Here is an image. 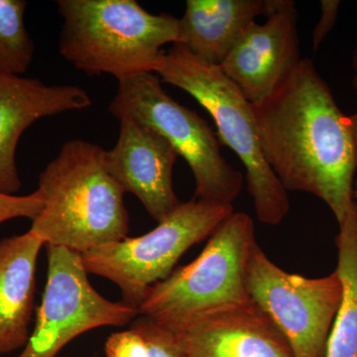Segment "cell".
I'll list each match as a JSON object with an SVG mask.
<instances>
[{
  "label": "cell",
  "instance_id": "cell-6",
  "mask_svg": "<svg viewBox=\"0 0 357 357\" xmlns=\"http://www.w3.org/2000/svg\"><path fill=\"white\" fill-rule=\"evenodd\" d=\"M117 82L109 107L112 116L133 117L165 137L191 168L195 199L231 204L241 194L243 174L223 157L220 138L208 122L173 100L154 73H140Z\"/></svg>",
  "mask_w": 357,
  "mask_h": 357
},
{
  "label": "cell",
  "instance_id": "cell-4",
  "mask_svg": "<svg viewBox=\"0 0 357 357\" xmlns=\"http://www.w3.org/2000/svg\"><path fill=\"white\" fill-rule=\"evenodd\" d=\"M255 243L252 218L234 211L194 261L148 289L139 316L180 332L213 312L248 304L246 266Z\"/></svg>",
  "mask_w": 357,
  "mask_h": 357
},
{
  "label": "cell",
  "instance_id": "cell-18",
  "mask_svg": "<svg viewBox=\"0 0 357 357\" xmlns=\"http://www.w3.org/2000/svg\"><path fill=\"white\" fill-rule=\"evenodd\" d=\"M139 333L150 357H185L177 333L144 316L134 319L131 328Z\"/></svg>",
  "mask_w": 357,
  "mask_h": 357
},
{
  "label": "cell",
  "instance_id": "cell-1",
  "mask_svg": "<svg viewBox=\"0 0 357 357\" xmlns=\"http://www.w3.org/2000/svg\"><path fill=\"white\" fill-rule=\"evenodd\" d=\"M252 110L263 156L284 189L314 195L344 222L357 168L351 122L312 61L302 59Z\"/></svg>",
  "mask_w": 357,
  "mask_h": 357
},
{
  "label": "cell",
  "instance_id": "cell-17",
  "mask_svg": "<svg viewBox=\"0 0 357 357\" xmlns=\"http://www.w3.org/2000/svg\"><path fill=\"white\" fill-rule=\"evenodd\" d=\"M27 2L0 0V74L22 76L34 58L35 44L25 26Z\"/></svg>",
  "mask_w": 357,
  "mask_h": 357
},
{
  "label": "cell",
  "instance_id": "cell-20",
  "mask_svg": "<svg viewBox=\"0 0 357 357\" xmlns=\"http://www.w3.org/2000/svg\"><path fill=\"white\" fill-rule=\"evenodd\" d=\"M105 352L107 357H150L144 340L132 328L110 335Z\"/></svg>",
  "mask_w": 357,
  "mask_h": 357
},
{
  "label": "cell",
  "instance_id": "cell-2",
  "mask_svg": "<svg viewBox=\"0 0 357 357\" xmlns=\"http://www.w3.org/2000/svg\"><path fill=\"white\" fill-rule=\"evenodd\" d=\"M105 149L82 139L66 142L40 173L43 210L29 231L45 246L84 255L128 237L126 192L105 165Z\"/></svg>",
  "mask_w": 357,
  "mask_h": 357
},
{
  "label": "cell",
  "instance_id": "cell-13",
  "mask_svg": "<svg viewBox=\"0 0 357 357\" xmlns=\"http://www.w3.org/2000/svg\"><path fill=\"white\" fill-rule=\"evenodd\" d=\"M175 333L185 357H295L287 340L252 300Z\"/></svg>",
  "mask_w": 357,
  "mask_h": 357
},
{
  "label": "cell",
  "instance_id": "cell-14",
  "mask_svg": "<svg viewBox=\"0 0 357 357\" xmlns=\"http://www.w3.org/2000/svg\"><path fill=\"white\" fill-rule=\"evenodd\" d=\"M43 241L28 230L0 241V356L23 349L34 310Z\"/></svg>",
  "mask_w": 357,
  "mask_h": 357
},
{
  "label": "cell",
  "instance_id": "cell-3",
  "mask_svg": "<svg viewBox=\"0 0 357 357\" xmlns=\"http://www.w3.org/2000/svg\"><path fill=\"white\" fill-rule=\"evenodd\" d=\"M59 51L89 76L154 73L167 44L181 42L180 20L152 14L135 0H59Z\"/></svg>",
  "mask_w": 357,
  "mask_h": 357
},
{
  "label": "cell",
  "instance_id": "cell-26",
  "mask_svg": "<svg viewBox=\"0 0 357 357\" xmlns=\"http://www.w3.org/2000/svg\"><path fill=\"white\" fill-rule=\"evenodd\" d=\"M62 357H70V356H62Z\"/></svg>",
  "mask_w": 357,
  "mask_h": 357
},
{
  "label": "cell",
  "instance_id": "cell-12",
  "mask_svg": "<svg viewBox=\"0 0 357 357\" xmlns=\"http://www.w3.org/2000/svg\"><path fill=\"white\" fill-rule=\"evenodd\" d=\"M91 105L88 91L74 84H46L38 79L0 74V192L15 195L22 185L16 149L26 129L44 117Z\"/></svg>",
  "mask_w": 357,
  "mask_h": 357
},
{
  "label": "cell",
  "instance_id": "cell-21",
  "mask_svg": "<svg viewBox=\"0 0 357 357\" xmlns=\"http://www.w3.org/2000/svg\"><path fill=\"white\" fill-rule=\"evenodd\" d=\"M321 18L312 34V45L314 50H317L319 45L323 43L324 40L328 36V33L332 31L333 26L337 22L340 2L337 0H323L321 2Z\"/></svg>",
  "mask_w": 357,
  "mask_h": 357
},
{
  "label": "cell",
  "instance_id": "cell-25",
  "mask_svg": "<svg viewBox=\"0 0 357 357\" xmlns=\"http://www.w3.org/2000/svg\"><path fill=\"white\" fill-rule=\"evenodd\" d=\"M354 206H356V215H357V206L356 204H354Z\"/></svg>",
  "mask_w": 357,
  "mask_h": 357
},
{
  "label": "cell",
  "instance_id": "cell-15",
  "mask_svg": "<svg viewBox=\"0 0 357 357\" xmlns=\"http://www.w3.org/2000/svg\"><path fill=\"white\" fill-rule=\"evenodd\" d=\"M271 0H188L180 20L181 42L208 64H222L251 23L269 15Z\"/></svg>",
  "mask_w": 357,
  "mask_h": 357
},
{
  "label": "cell",
  "instance_id": "cell-19",
  "mask_svg": "<svg viewBox=\"0 0 357 357\" xmlns=\"http://www.w3.org/2000/svg\"><path fill=\"white\" fill-rule=\"evenodd\" d=\"M43 199L37 190L26 196L0 192V223L20 218H29L33 222L43 210Z\"/></svg>",
  "mask_w": 357,
  "mask_h": 357
},
{
  "label": "cell",
  "instance_id": "cell-24",
  "mask_svg": "<svg viewBox=\"0 0 357 357\" xmlns=\"http://www.w3.org/2000/svg\"><path fill=\"white\" fill-rule=\"evenodd\" d=\"M354 203L357 206V180L354 182Z\"/></svg>",
  "mask_w": 357,
  "mask_h": 357
},
{
  "label": "cell",
  "instance_id": "cell-11",
  "mask_svg": "<svg viewBox=\"0 0 357 357\" xmlns=\"http://www.w3.org/2000/svg\"><path fill=\"white\" fill-rule=\"evenodd\" d=\"M116 144L105 151V165L126 192L134 195L156 222L181 204L173 189L178 154L165 137L133 117L122 116Z\"/></svg>",
  "mask_w": 357,
  "mask_h": 357
},
{
  "label": "cell",
  "instance_id": "cell-23",
  "mask_svg": "<svg viewBox=\"0 0 357 357\" xmlns=\"http://www.w3.org/2000/svg\"><path fill=\"white\" fill-rule=\"evenodd\" d=\"M352 66H354V89H356L357 93V47L356 51H354V58H352Z\"/></svg>",
  "mask_w": 357,
  "mask_h": 357
},
{
  "label": "cell",
  "instance_id": "cell-22",
  "mask_svg": "<svg viewBox=\"0 0 357 357\" xmlns=\"http://www.w3.org/2000/svg\"><path fill=\"white\" fill-rule=\"evenodd\" d=\"M349 122H351L352 139H354L357 162V112L354 115H351V116H349Z\"/></svg>",
  "mask_w": 357,
  "mask_h": 357
},
{
  "label": "cell",
  "instance_id": "cell-9",
  "mask_svg": "<svg viewBox=\"0 0 357 357\" xmlns=\"http://www.w3.org/2000/svg\"><path fill=\"white\" fill-rule=\"evenodd\" d=\"M48 269L41 305L27 344L16 357H58L74 340L102 326H124L139 316L136 307L112 302L91 286L82 255L47 246Z\"/></svg>",
  "mask_w": 357,
  "mask_h": 357
},
{
  "label": "cell",
  "instance_id": "cell-5",
  "mask_svg": "<svg viewBox=\"0 0 357 357\" xmlns=\"http://www.w3.org/2000/svg\"><path fill=\"white\" fill-rule=\"evenodd\" d=\"M155 74L163 83L189 93L211 114L220 143L230 148L245 168L258 220L280 225L290 210L288 192L263 156L252 105L236 84L218 66L203 62L181 44L162 54Z\"/></svg>",
  "mask_w": 357,
  "mask_h": 357
},
{
  "label": "cell",
  "instance_id": "cell-8",
  "mask_svg": "<svg viewBox=\"0 0 357 357\" xmlns=\"http://www.w3.org/2000/svg\"><path fill=\"white\" fill-rule=\"evenodd\" d=\"M251 300L272 319L295 357H325L344 288L337 270L321 278L288 273L257 243L246 266Z\"/></svg>",
  "mask_w": 357,
  "mask_h": 357
},
{
  "label": "cell",
  "instance_id": "cell-16",
  "mask_svg": "<svg viewBox=\"0 0 357 357\" xmlns=\"http://www.w3.org/2000/svg\"><path fill=\"white\" fill-rule=\"evenodd\" d=\"M342 304L328 335L325 357H357V215L356 206L340 223L335 239Z\"/></svg>",
  "mask_w": 357,
  "mask_h": 357
},
{
  "label": "cell",
  "instance_id": "cell-7",
  "mask_svg": "<svg viewBox=\"0 0 357 357\" xmlns=\"http://www.w3.org/2000/svg\"><path fill=\"white\" fill-rule=\"evenodd\" d=\"M234 211L232 204L181 203L151 231L82 255L84 269L114 283L122 302L138 310L148 289L170 276L188 249L210 237Z\"/></svg>",
  "mask_w": 357,
  "mask_h": 357
},
{
  "label": "cell",
  "instance_id": "cell-10",
  "mask_svg": "<svg viewBox=\"0 0 357 357\" xmlns=\"http://www.w3.org/2000/svg\"><path fill=\"white\" fill-rule=\"evenodd\" d=\"M295 2L273 0L263 24L244 30L220 66L251 105L272 95L302 60Z\"/></svg>",
  "mask_w": 357,
  "mask_h": 357
}]
</instances>
